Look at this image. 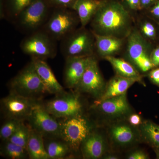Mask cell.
<instances>
[{
    "label": "cell",
    "instance_id": "1",
    "mask_svg": "<svg viewBox=\"0 0 159 159\" xmlns=\"http://www.w3.org/2000/svg\"><path fill=\"white\" fill-rule=\"evenodd\" d=\"M89 25L95 34L125 39L134 27V20L119 0H101Z\"/></svg>",
    "mask_w": 159,
    "mask_h": 159
},
{
    "label": "cell",
    "instance_id": "2",
    "mask_svg": "<svg viewBox=\"0 0 159 159\" xmlns=\"http://www.w3.org/2000/svg\"><path fill=\"white\" fill-rule=\"evenodd\" d=\"M154 46L142 37L134 27L125 40L122 57L144 75L154 68L151 54Z\"/></svg>",
    "mask_w": 159,
    "mask_h": 159
},
{
    "label": "cell",
    "instance_id": "3",
    "mask_svg": "<svg viewBox=\"0 0 159 159\" xmlns=\"http://www.w3.org/2000/svg\"><path fill=\"white\" fill-rule=\"evenodd\" d=\"M53 9L48 0H35L11 24L20 33L26 35L31 34L42 30Z\"/></svg>",
    "mask_w": 159,
    "mask_h": 159
},
{
    "label": "cell",
    "instance_id": "4",
    "mask_svg": "<svg viewBox=\"0 0 159 159\" xmlns=\"http://www.w3.org/2000/svg\"><path fill=\"white\" fill-rule=\"evenodd\" d=\"M60 42L61 53L65 59L94 55L95 34L86 27L79 26Z\"/></svg>",
    "mask_w": 159,
    "mask_h": 159
},
{
    "label": "cell",
    "instance_id": "5",
    "mask_svg": "<svg viewBox=\"0 0 159 159\" xmlns=\"http://www.w3.org/2000/svg\"><path fill=\"white\" fill-rule=\"evenodd\" d=\"M9 87L11 93L38 100L48 93L31 60L9 81Z\"/></svg>",
    "mask_w": 159,
    "mask_h": 159
},
{
    "label": "cell",
    "instance_id": "6",
    "mask_svg": "<svg viewBox=\"0 0 159 159\" xmlns=\"http://www.w3.org/2000/svg\"><path fill=\"white\" fill-rule=\"evenodd\" d=\"M60 120L61 138L75 154L80 152L83 142L95 128L94 125L83 114Z\"/></svg>",
    "mask_w": 159,
    "mask_h": 159
},
{
    "label": "cell",
    "instance_id": "7",
    "mask_svg": "<svg viewBox=\"0 0 159 159\" xmlns=\"http://www.w3.org/2000/svg\"><path fill=\"white\" fill-rule=\"evenodd\" d=\"M80 26V20L73 9L54 8L42 30L57 41H60Z\"/></svg>",
    "mask_w": 159,
    "mask_h": 159
},
{
    "label": "cell",
    "instance_id": "8",
    "mask_svg": "<svg viewBox=\"0 0 159 159\" xmlns=\"http://www.w3.org/2000/svg\"><path fill=\"white\" fill-rule=\"evenodd\" d=\"M57 41L42 30L26 35L20 43L23 53L33 59L55 58L57 53Z\"/></svg>",
    "mask_w": 159,
    "mask_h": 159
},
{
    "label": "cell",
    "instance_id": "9",
    "mask_svg": "<svg viewBox=\"0 0 159 159\" xmlns=\"http://www.w3.org/2000/svg\"><path fill=\"white\" fill-rule=\"evenodd\" d=\"M42 104L46 110L57 119H67L83 114V104L77 92L63 91Z\"/></svg>",
    "mask_w": 159,
    "mask_h": 159
},
{
    "label": "cell",
    "instance_id": "10",
    "mask_svg": "<svg viewBox=\"0 0 159 159\" xmlns=\"http://www.w3.org/2000/svg\"><path fill=\"white\" fill-rule=\"evenodd\" d=\"M107 134L112 148L116 150L128 149L142 142L139 128L131 125L125 119L112 122Z\"/></svg>",
    "mask_w": 159,
    "mask_h": 159
},
{
    "label": "cell",
    "instance_id": "11",
    "mask_svg": "<svg viewBox=\"0 0 159 159\" xmlns=\"http://www.w3.org/2000/svg\"><path fill=\"white\" fill-rule=\"evenodd\" d=\"M41 102V100L9 92L8 96L1 99V110L6 119H16L25 122L34 107Z\"/></svg>",
    "mask_w": 159,
    "mask_h": 159
},
{
    "label": "cell",
    "instance_id": "12",
    "mask_svg": "<svg viewBox=\"0 0 159 159\" xmlns=\"http://www.w3.org/2000/svg\"><path fill=\"white\" fill-rule=\"evenodd\" d=\"M27 121L44 138H61L60 121L46 110L42 102L34 107Z\"/></svg>",
    "mask_w": 159,
    "mask_h": 159
},
{
    "label": "cell",
    "instance_id": "13",
    "mask_svg": "<svg viewBox=\"0 0 159 159\" xmlns=\"http://www.w3.org/2000/svg\"><path fill=\"white\" fill-rule=\"evenodd\" d=\"M106 85V83L99 70L98 59L95 56L74 89L77 93H85L98 99L102 96Z\"/></svg>",
    "mask_w": 159,
    "mask_h": 159
},
{
    "label": "cell",
    "instance_id": "14",
    "mask_svg": "<svg viewBox=\"0 0 159 159\" xmlns=\"http://www.w3.org/2000/svg\"><path fill=\"white\" fill-rule=\"evenodd\" d=\"M126 93L102 100H97L93 108L114 121L126 119L132 112Z\"/></svg>",
    "mask_w": 159,
    "mask_h": 159
},
{
    "label": "cell",
    "instance_id": "15",
    "mask_svg": "<svg viewBox=\"0 0 159 159\" xmlns=\"http://www.w3.org/2000/svg\"><path fill=\"white\" fill-rule=\"evenodd\" d=\"M95 56L93 55L66 58L63 80L66 88L70 89L76 88L89 64Z\"/></svg>",
    "mask_w": 159,
    "mask_h": 159
},
{
    "label": "cell",
    "instance_id": "16",
    "mask_svg": "<svg viewBox=\"0 0 159 159\" xmlns=\"http://www.w3.org/2000/svg\"><path fill=\"white\" fill-rule=\"evenodd\" d=\"M108 146L106 137L94 128L83 142L80 152L84 159H102L108 152Z\"/></svg>",
    "mask_w": 159,
    "mask_h": 159
},
{
    "label": "cell",
    "instance_id": "17",
    "mask_svg": "<svg viewBox=\"0 0 159 159\" xmlns=\"http://www.w3.org/2000/svg\"><path fill=\"white\" fill-rule=\"evenodd\" d=\"M94 34V55L97 59H105L106 57H116L117 55L122 54L125 48L126 39Z\"/></svg>",
    "mask_w": 159,
    "mask_h": 159
},
{
    "label": "cell",
    "instance_id": "18",
    "mask_svg": "<svg viewBox=\"0 0 159 159\" xmlns=\"http://www.w3.org/2000/svg\"><path fill=\"white\" fill-rule=\"evenodd\" d=\"M31 60L48 93L56 95L65 91L45 60L33 58Z\"/></svg>",
    "mask_w": 159,
    "mask_h": 159
},
{
    "label": "cell",
    "instance_id": "19",
    "mask_svg": "<svg viewBox=\"0 0 159 159\" xmlns=\"http://www.w3.org/2000/svg\"><path fill=\"white\" fill-rule=\"evenodd\" d=\"M134 18L135 28L141 36L154 45L158 43L159 24L142 12Z\"/></svg>",
    "mask_w": 159,
    "mask_h": 159
},
{
    "label": "cell",
    "instance_id": "20",
    "mask_svg": "<svg viewBox=\"0 0 159 159\" xmlns=\"http://www.w3.org/2000/svg\"><path fill=\"white\" fill-rule=\"evenodd\" d=\"M142 79L129 78L116 75L106 85L102 96L97 100H102L126 93L127 90L136 82H142Z\"/></svg>",
    "mask_w": 159,
    "mask_h": 159
},
{
    "label": "cell",
    "instance_id": "21",
    "mask_svg": "<svg viewBox=\"0 0 159 159\" xmlns=\"http://www.w3.org/2000/svg\"><path fill=\"white\" fill-rule=\"evenodd\" d=\"M35 0H0V18L12 23Z\"/></svg>",
    "mask_w": 159,
    "mask_h": 159
},
{
    "label": "cell",
    "instance_id": "22",
    "mask_svg": "<svg viewBox=\"0 0 159 159\" xmlns=\"http://www.w3.org/2000/svg\"><path fill=\"white\" fill-rule=\"evenodd\" d=\"M45 147L49 159L70 158L74 154L61 138H44Z\"/></svg>",
    "mask_w": 159,
    "mask_h": 159
},
{
    "label": "cell",
    "instance_id": "23",
    "mask_svg": "<svg viewBox=\"0 0 159 159\" xmlns=\"http://www.w3.org/2000/svg\"><path fill=\"white\" fill-rule=\"evenodd\" d=\"M139 129L142 142L149 145L159 159V125L150 120H145Z\"/></svg>",
    "mask_w": 159,
    "mask_h": 159
},
{
    "label": "cell",
    "instance_id": "24",
    "mask_svg": "<svg viewBox=\"0 0 159 159\" xmlns=\"http://www.w3.org/2000/svg\"><path fill=\"white\" fill-rule=\"evenodd\" d=\"M101 0H77L74 10L80 20V26L86 27L99 9Z\"/></svg>",
    "mask_w": 159,
    "mask_h": 159
},
{
    "label": "cell",
    "instance_id": "25",
    "mask_svg": "<svg viewBox=\"0 0 159 159\" xmlns=\"http://www.w3.org/2000/svg\"><path fill=\"white\" fill-rule=\"evenodd\" d=\"M27 150L29 159H49L45 147L43 137L31 127Z\"/></svg>",
    "mask_w": 159,
    "mask_h": 159
},
{
    "label": "cell",
    "instance_id": "26",
    "mask_svg": "<svg viewBox=\"0 0 159 159\" xmlns=\"http://www.w3.org/2000/svg\"><path fill=\"white\" fill-rule=\"evenodd\" d=\"M112 66L116 74L120 77L142 79L141 74L130 62L122 58L116 57H106L105 59Z\"/></svg>",
    "mask_w": 159,
    "mask_h": 159
},
{
    "label": "cell",
    "instance_id": "27",
    "mask_svg": "<svg viewBox=\"0 0 159 159\" xmlns=\"http://www.w3.org/2000/svg\"><path fill=\"white\" fill-rule=\"evenodd\" d=\"M1 156L7 159L29 158L27 149L12 143L9 140L2 141L0 147Z\"/></svg>",
    "mask_w": 159,
    "mask_h": 159
},
{
    "label": "cell",
    "instance_id": "28",
    "mask_svg": "<svg viewBox=\"0 0 159 159\" xmlns=\"http://www.w3.org/2000/svg\"><path fill=\"white\" fill-rule=\"evenodd\" d=\"M30 129V127L29 125L28 124L26 125L23 122L13 135L8 140L19 146L27 149Z\"/></svg>",
    "mask_w": 159,
    "mask_h": 159
},
{
    "label": "cell",
    "instance_id": "29",
    "mask_svg": "<svg viewBox=\"0 0 159 159\" xmlns=\"http://www.w3.org/2000/svg\"><path fill=\"white\" fill-rule=\"evenodd\" d=\"M24 121L13 119H6L0 129V138L2 141H7L16 132Z\"/></svg>",
    "mask_w": 159,
    "mask_h": 159
},
{
    "label": "cell",
    "instance_id": "30",
    "mask_svg": "<svg viewBox=\"0 0 159 159\" xmlns=\"http://www.w3.org/2000/svg\"><path fill=\"white\" fill-rule=\"evenodd\" d=\"M119 1L133 17L141 12V0H119Z\"/></svg>",
    "mask_w": 159,
    "mask_h": 159
},
{
    "label": "cell",
    "instance_id": "31",
    "mask_svg": "<svg viewBox=\"0 0 159 159\" xmlns=\"http://www.w3.org/2000/svg\"><path fill=\"white\" fill-rule=\"evenodd\" d=\"M53 8H65L74 10L77 0H48Z\"/></svg>",
    "mask_w": 159,
    "mask_h": 159
},
{
    "label": "cell",
    "instance_id": "32",
    "mask_svg": "<svg viewBox=\"0 0 159 159\" xmlns=\"http://www.w3.org/2000/svg\"><path fill=\"white\" fill-rule=\"evenodd\" d=\"M143 12L159 24V0H157L150 8Z\"/></svg>",
    "mask_w": 159,
    "mask_h": 159
},
{
    "label": "cell",
    "instance_id": "33",
    "mask_svg": "<svg viewBox=\"0 0 159 159\" xmlns=\"http://www.w3.org/2000/svg\"><path fill=\"white\" fill-rule=\"evenodd\" d=\"M128 159H149L148 154L145 151L141 149H134L131 151L126 156Z\"/></svg>",
    "mask_w": 159,
    "mask_h": 159
},
{
    "label": "cell",
    "instance_id": "34",
    "mask_svg": "<svg viewBox=\"0 0 159 159\" xmlns=\"http://www.w3.org/2000/svg\"><path fill=\"white\" fill-rule=\"evenodd\" d=\"M126 120L131 125L138 128H139L143 122L142 117L140 115L133 112L126 117Z\"/></svg>",
    "mask_w": 159,
    "mask_h": 159
},
{
    "label": "cell",
    "instance_id": "35",
    "mask_svg": "<svg viewBox=\"0 0 159 159\" xmlns=\"http://www.w3.org/2000/svg\"><path fill=\"white\" fill-rule=\"evenodd\" d=\"M147 75L151 82L159 87V67L153 68L147 73Z\"/></svg>",
    "mask_w": 159,
    "mask_h": 159
},
{
    "label": "cell",
    "instance_id": "36",
    "mask_svg": "<svg viewBox=\"0 0 159 159\" xmlns=\"http://www.w3.org/2000/svg\"><path fill=\"white\" fill-rule=\"evenodd\" d=\"M151 60L154 68L159 67V43L155 45L151 54Z\"/></svg>",
    "mask_w": 159,
    "mask_h": 159
},
{
    "label": "cell",
    "instance_id": "37",
    "mask_svg": "<svg viewBox=\"0 0 159 159\" xmlns=\"http://www.w3.org/2000/svg\"><path fill=\"white\" fill-rule=\"evenodd\" d=\"M157 0H141V12H144L150 8Z\"/></svg>",
    "mask_w": 159,
    "mask_h": 159
},
{
    "label": "cell",
    "instance_id": "38",
    "mask_svg": "<svg viewBox=\"0 0 159 159\" xmlns=\"http://www.w3.org/2000/svg\"><path fill=\"white\" fill-rule=\"evenodd\" d=\"M119 158V157L117 154L116 153V152H108L104 155V156L102 157V159H118Z\"/></svg>",
    "mask_w": 159,
    "mask_h": 159
},
{
    "label": "cell",
    "instance_id": "39",
    "mask_svg": "<svg viewBox=\"0 0 159 159\" xmlns=\"http://www.w3.org/2000/svg\"></svg>",
    "mask_w": 159,
    "mask_h": 159
}]
</instances>
